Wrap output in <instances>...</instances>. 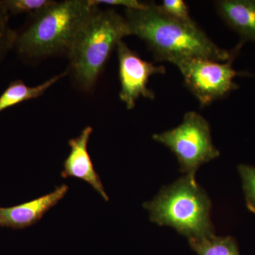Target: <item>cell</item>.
I'll use <instances>...</instances> for the list:
<instances>
[{"instance_id":"cell-11","label":"cell","mask_w":255,"mask_h":255,"mask_svg":"<svg viewBox=\"0 0 255 255\" xmlns=\"http://www.w3.org/2000/svg\"><path fill=\"white\" fill-rule=\"evenodd\" d=\"M68 75L66 70L35 87L28 86L22 80H15L11 82L7 88L0 95V112L26 101L38 98L57 82L59 81L60 79Z\"/></svg>"},{"instance_id":"cell-10","label":"cell","mask_w":255,"mask_h":255,"mask_svg":"<svg viewBox=\"0 0 255 255\" xmlns=\"http://www.w3.org/2000/svg\"><path fill=\"white\" fill-rule=\"evenodd\" d=\"M216 6L223 19L241 37V43L255 42V0H221Z\"/></svg>"},{"instance_id":"cell-5","label":"cell","mask_w":255,"mask_h":255,"mask_svg":"<svg viewBox=\"0 0 255 255\" xmlns=\"http://www.w3.org/2000/svg\"><path fill=\"white\" fill-rule=\"evenodd\" d=\"M152 138L173 152L185 174L195 176L202 164L220 155L213 143L209 124L195 112H187L178 127L155 134Z\"/></svg>"},{"instance_id":"cell-2","label":"cell","mask_w":255,"mask_h":255,"mask_svg":"<svg viewBox=\"0 0 255 255\" xmlns=\"http://www.w3.org/2000/svg\"><path fill=\"white\" fill-rule=\"evenodd\" d=\"M92 0H64L30 15L16 31L14 49L23 59L36 60L66 55L82 25L97 7Z\"/></svg>"},{"instance_id":"cell-14","label":"cell","mask_w":255,"mask_h":255,"mask_svg":"<svg viewBox=\"0 0 255 255\" xmlns=\"http://www.w3.org/2000/svg\"><path fill=\"white\" fill-rule=\"evenodd\" d=\"M247 206L255 214V167L249 164H241L238 166Z\"/></svg>"},{"instance_id":"cell-7","label":"cell","mask_w":255,"mask_h":255,"mask_svg":"<svg viewBox=\"0 0 255 255\" xmlns=\"http://www.w3.org/2000/svg\"><path fill=\"white\" fill-rule=\"evenodd\" d=\"M119 63V80L121 90L119 98L128 110L135 107L140 97L154 100L155 93L147 87L152 75L166 73L163 66H156L152 63L142 60L123 41L117 47Z\"/></svg>"},{"instance_id":"cell-1","label":"cell","mask_w":255,"mask_h":255,"mask_svg":"<svg viewBox=\"0 0 255 255\" xmlns=\"http://www.w3.org/2000/svg\"><path fill=\"white\" fill-rule=\"evenodd\" d=\"M130 35L145 42L156 61L174 63L184 58H204L226 62L236 58L242 44L233 50L216 46L195 22L178 21L164 14L155 2H147L145 9H126Z\"/></svg>"},{"instance_id":"cell-8","label":"cell","mask_w":255,"mask_h":255,"mask_svg":"<svg viewBox=\"0 0 255 255\" xmlns=\"http://www.w3.org/2000/svg\"><path fill=\"white\" fill-rule=\"evenodd\" d=\"M92 131V127H87L83 129L78 137L69 140L70 152L64 162L61 177L77 178L85 181L91 185L106 201H108L109 196L105 192L100 176L96 172L87 150V144Z\"/></svg>"},{"instance_id":"cell-12","label":"cell","mask_w":255,"mask_h":255,"mask_svg":"<svg viewBox=\"0 0 255 255\" xmlns=\"http://www.w3.org/2000/svg\"><path fill=\"white\" fill-rule=\"evenodd\" d=\"M189 245L198 255H241L238 243L231 236H210L189 240Z\"/></svg>"},{"instance_id":"cell-17","label":"cell","mask_w":255,"mask_h":255,"mask_svg":"<svg viewBox=\"0 0 255 255\" xmlns=\"http://www.w3.org/2000/svg\"><path fill=\"white\" fill-rule=\"evenodd\" d=\"M94 4L109 5V6H124L126 9H145L147 2H141L137 0H92Z\"/></svg>"},{"instance_id":"cell-9","label":"cell","mask_w":255,"mask_h":255,"mask_svg":"<svg viewBox=\"0 0 255 255\" xmlns=\"http://www.w3.org/2000/svg\"><path fill=\"white\" fill-rule=\"evenodd\" d=\"M68 187L63 184L53 192L19 205L0 208V226L24 228L34 225L43 215L58 204L68 192Z\"/></svg>"},{"instance_id":"cell-16","label":"cell","mask_w":255,"mask_h":255,"mask_svg":"<svg viewBox=\"0 0 255 255\" xmlns=\"http://www.w3.org/2000/svg\"><path fill=\"white\" fill-rule=\"evenodd\" d=\"M159 9L170 17L185 23L194 22L189 15L187 4L183 0H164Z\"/></svg>"},{"instance_id":"cell-4","label":"cell","mask_w":255,"mask_h":255,"mask_svg":"<svg viewBox=\"0 0 255 255\" xmlns=\"http://www.w3.org/2000/svg\"><path fill=\"white\" fill-rule=\"evenodd\" d=\"M143 207L152 223L173 228L188 241L215 235L211 200L194 175L185 174L162 187Z\"/></svg>"},{"instance_id":"cell-15","label":"cell","mask_w":255,"mask_h":255,"mask_svg":"<svg viewBox=\"0 0 255 255\" xmlns=\"http://www.w3.org/2000/svg\"><path fill=\"white\" fill-rule=\"evenodd\" d=\"M16 31L10 27L9 14L0 6V64L14 48Z\"/></svg>"},{"instance_id":"cell-6","label":"cell","mask_w":255,"mask_h":255,"mask_svg":"<svg viewBox=\"0 0 255 255\" xmlns=\"http://www.w3.org/2000/svg\"><path fill=\"white\" fill-rule=\"evenodd\" d=\"M234 59L217 62L204 58H184L172 64L182 73L186 86L204 107L238 88L234 79L246 74L233 68Z\"/></svg>"},{"instance_id":"cell-3","label":"cell","mask_w":255,"mask_h":255,"mask_svg":"<svg viewBox=\"0 0 255 255\" xmlns=\"http://www.w3.org/2000/svg\"><path fill=\"white\" fill-rule=\"evenodd\" d=\"M130 35L124 16L97 6L82 25L68 55L67 71L74 85L86 93L94 90L111 53Z\"/></svg>"},{"instance_id":"cell-13","label":"cell","mask_w":255,"mask_h":255,"mask_svg":"<svg viewBox=\"0 0 255 255\" xmlns=\"http://www.w3.org/2000/svg\"><path fill=\"white\" fill-rule=\"evenodd\" d=\"M53 0H0V6L8 14H36L53 4Z\"/></svg>"}]
</instances>
